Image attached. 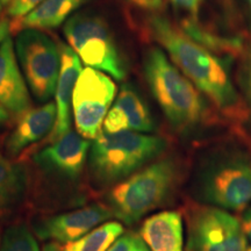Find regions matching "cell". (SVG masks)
I'll list each match as a JSON object with an SVG mask.
<instances>
[{
	"label": "cell",
	"mask_w": 251,
	"mask_h": 251,
	"mask_svg": "<svg viewBox=\"0 0 251 251\" xmlns=\"http://www.w3.org/2000/svg\"><path fill=\"white\" fill-rule=\"evenodd\" d=\"M150 36L165 50L169 58L207 99L228 118L246 117L243 103L225 62L194 42L168 19L152 15L148 20Z\"/></svg>",
	"instance_id": "6da1fadb"
},
{
	"label": "cell",
	"mask_w": 251,
	"mask_h": 251,
	"mask_svg": "<svg viewBox=\"0 0 251 251\" xmlns=\"http://www.w3.org/2000/svg\"><path fill=\"white\" fill-rule=\"evenodd\" d=\"M143 74L153 98L176 130H192L208 117L202 93L158 47L143 56Z\"/></svg>",
	"instance_id": "7a4b0ae2"
},
{
	"label": "cell",
	"mask_w": 251,
	"mask_h": 251,
	"mask_svg": "<svg viewBox=\"0 0 251 251\" xmlns=\"http://www.w3.org/2000/svg\"><path fill=\"white\" fill-rule=\"evenodd\" d=\"M161 136L136 131L102 130L91 143L89 164L93 178L101 185L122 181L164 152Z\"/></svg>",
	"instance_id": "3957f363"
},
{
	"label": "cell",
	"mask_w": 251,
	"mask_h": 251,
	"mask_svg": "<svg viewBox=\"0 0 251 251\" xmlns=\"http://www.w3.org/2000/svg\"><path fill=\"white\" fill-rule=\"evenodd\" d=\"M178 166L161 159L135 172L109 192V209L125 225H134L164 201L174 190Z\"/></svg>",
	"instance_id": "277c9868"
},
{
	"label": "cell",
	"mask_w": 251,
	"mask_h": 251,
	"mask_svg": "<svg viewBox=\"0 0 251 251\" xmlns=\"http://www.w3.org/2000/svg\"><path fill=\"white\" fill-rule=\"evenodd\" d=\"M194 192L205 205L243 211L251 205V157L229 152L209 159L198 171Z\"/></svg>",
	"instance_id": "5b68a950"
},
{
	"label": "cell",
	"mask_w": 251,
	"mask_h": 251,
	"mask_svg": "<svg viewBox=\"0 0 251 251\" xmlns=\"http://www.w3.org/2000/svg\"><path fill=\"white\" fill-rule=\"evenodd\" d=\"M63 34L87 68L101 71L115 80H124L127 76L125 58L105 19L89 12L76 13L64 24Z\"/></svg>",
	"instance_id": "8992f818"
},
{
	"label": "cell",
	"mask_w": 251,
	"mask_h": 251,
	"mask_svg": "<svg viewBox=\"0 0 251 251\" xmlns=\"http://www.w3.org/2000/svg\"><path fill=\"white\" fill-rule=\"evenodd\" d=\"M14 49L30 92L39 101H49L61 71L59 46L42 30L23 29L15 36Z\"/></svg>",
	"instance_id": "52a82bcc"
},
{
	"label": "cell",
	"mask_w": 251,
	"mask_h": 251,
	"mask_svg": "<svg viewBox=\"0 0 251 251\" xmlns=\"http://www.w3.org/2000/svg\"><path fill=\"white\" fill-rule=\"evenodd\" d=\"M247 243L241 221L230 212L209 205L188 211L185 251H246Z\"/></svg>",
	"instance_id": "ba28073f"
},
{
	"label": "cell",
	"mask_w": 251,
	"mask_h": 251,
	"mask_svg": "<svg viewBox=\"0 0 251 251\" xmlns=\"http://www.w3.org/2000/svg\"><path fill=\"white\" fill-rule=\"evenodd\" d=\"M115 94L117 86L108 75L92 68L83 69L72 97L75 125L81 136L87 140L98 136Z\"/></svg>",
	"instance_id": "9c48e42d"
},
{
	"label": "cell",
	"mask_w": 251,
	"mask_h": 251,
	"mask_svg": "<svg viewBox=\"0 0 251 251\" xmlns=\"http://www.w3.org/2000/svg\"><path fill=\"white\" fill-rule=\"evenodd\" d=\"M91 142L78 133L69 130L49 147L33 157V161L45 171L75 179L83 171Z\"/></svg>",
	"instance_id": "30bf717a"
},
{
	"label": "cell",
	"mask_w": 251,
	"mask_h": 251,
	"mask_svg": "<svg viewBox=\"0 0 251 251\" xmlns=\"http://www.w3.org/2000/svg\"><path fill=\"white\" fill-rule=\"evenodd\" d=\"M111 216L109 208L91 205L45 220L37 225L36 234L41 240L68 244L90 233Z\"/></svg>",
	"instance_id": "8fae6325"
},
{
	"label": "cell",
	"mask_w": 251,
	"mask_h": 251,
	"mask_svg": "<svg viewBox=\"0 0 251 251\" xmlns=\"http://www.w3.org/2000/svg\"><path fill=\"white\" fill-rule=\"evenodd\" d=\"M102 127V130L107 133L136 131L149 134L155 130L156 125L139 91L130 84H124L106 115Z\"/></svg>",
	"instance_id": "7c38bea8"
},
{
	"label": "cell",
	"mask_w": 251,
	"mask_h": 251,
	"mask_svg": "<svg viewBox=\"0 0 251 251\" xmlns=\"http://www.w3.org/2000/svg\"><path fill=\"white\" fill-rule=\"evenodd\" d=\"M0 105L18 117L30 108L27 81L9 36L0 43Z\"/></svg>",
	"instance_id": "4fadbf2b"
},
{
	"label": "cell",
	"mask_w": 251,
	"mask_h": 251,
	"mask_svg": "<svg viewBox=\"0 0 251 251\" xmlns=\"http://www.w3.org/2000/svg\"><path fill=\"white\" fill-rule=\"evenodd\" d=\"M58 46L61 50L62 63L55 92L57 120H56L54 130L50 134L51 141H56L70 130L72 97H74L75 86H76L78 77L83 71L80 58L71 49V47L65 43H61Z\"/></svg>",
	"instance_id": "5bb4252c"
},
{
	"label": "cell",
	"mask_w": 251,
	"mask_h": 251,
	"mask_svg": "<svg viewBox=\"0 0 251 251\" xmlns=\"http://www.w3.org/2000/svg\"><path fill=\"white\" fill-rule=\"evenodd\" d=\"M57 120L56 103L48 101L36 108H29L19 119L9 135L6 148L11 156H17L30 144L39 142L51 134Z\"/></svg>",
	"instance_id": "9a60e30c"
},
{
	"label": "cell",
	"mask_w": 251,
	"mask_h": 251,
	"mask_svg": "<svg viewBox=\"0 0 251 251\" xmlns=\"http://www.w3.org/2000/svg\"><path fill=\"white\" fill-rule=\"evenodd\" d=\"M140 236L150 251H184V227L179 212L164 211L143 222Z\"/></svg>",
	"instance_id": "2e32d148"
},
{
	"label": "cell",
	"mask_w": 251,
	"mask_h": 251,
	"mask_svg": "<svg viewBox=\"0 0 251 251\" xmlns=\"http://www.w3.org/2000/svg\"><path fill=\"white\" fill-rule=\"evenodd\" d=\"M89 0H45L35 9L11 24V30L54 29L74 15Z\"/></svg>",
	"instance_id": "e0dca14e"
},
{
	"label": "cell",
	"mask_w": 251,
	"mask_h": 251,
	"mask_svg": "<svg viewBox=\"0 0 251 251\" xmlns=\"http://www.w3.org/2000/svg\"><path fill=\"white\" fill-rule=\"evenodd\" d=\"M125 233L120 222L111 221L98 226L74 242L65 244L63 251H107Z\"/></svg>",
	"instance_id": "ac0fdd59"
},
{
	"label": "cell",
	"mask_w": 251,
	"mask_h": 251,
	"mask_svg": "<svg viewBox=\"0 0 251 251\" xmlns=\"http://www.w3.org/2000/svg\"><path fill=\"white\" fill-rule=\"evenodd\" d=\"M179 29L194 42L199 43L200 46L208 49L215 55L234 54L241 48V43L238 40L215 35L212 31L200 26L198 20H193V19H183Z\"/></svg>",
	"instance_id": "d6986e66"
},
{
	"label": "cell",
	"mask_w": 251,
	"mask_h": 251,
	"mask_svg": "<svg viewBox=\"0 0 251 251\" xmlns=\"http://www.w3.org/2000/svg\"><path fill=\"white\" fill-rule=\"evenodd\" d=\"M26 172L0 153V209L17 202L26 188Z\"/></svg>",
	"instance_id": "ffe728a7"
},
{
	"label": "cell",
	"mask_w": 251,
	"mask_h": 251,
	"mask_svg": "<svg viewBox=\"0 0 251 251\" xmlns=\"http://www.w3.org/2000/svg\"><path fill=\"white\" fill-rule=\"evenodd\" d=\"M0 251H40L35 237L27 226H11L2 235Z\"/></svg>",
	"instance_id": "44dd1931"
},
{
	"label": "cell",
	"mask_w": 251,
	"mask_h": 251,
	"mask_svg": "<svg viewBox=\"0 0 251 251\" xmlns=\"http://www.w3.org/2000/svg\"><path fill=\"white\" fill-rule=\"evenodd\" d=\"M43 1L45 0H12L11 4L8 5L7 13L12 19L18 20L30 13Z\"/></svg>",
	"instance_id": "7402d4cb"
},
{
	"label": "cell",
	"mask_w": 251,
	"mask_h": 251,
	"mask_svg": "<svg viewBox=\"0 0 251 251\" xmlns=\"http://www.w3.org/2000/svg\"><path fill=\"white\" fill-rule=\"evenodd\" d=\"M169 1L178 13L183 15V19L198 20L201 0H169Z\"/></svg>",
	"instance_id": "603a6c76"
},
{
	"label": "cell",
	"mask_w": 251,
	"mask_h": 251,
	"mask_svg": "<svg viewBox=\"0 0 251 251\" xmlns=\"http://www.w3.org/2000/svg\"><path fill=\"white\" fill-rule=\"evenodd\" d=\"M137 236L139 235L134 233L124 234L107 251H133Z\"/></svg>",
	"instance_id": "cb8c5ba5"
},
{
	"label": "cell",
	"mask_w": 251,
	"mask_h": 251,
	"mask_svg": "<svg viewBox=\"0 0 251 251\" xmlns=\"http://www.w3.org/2000/svg\"><path fill=\"white\" fill-rule=\"evenodd\" d=\"M128 4L147 11H157L162 7L163 0H126Z\"/></svg>",
	"instance_id": "d4e9b609"
},
{
	"label": "cell",
	"mask_w": 251,
	"mask_h": 251,
	"mask_svg": "<svg viewBox=\"0 0 251 251\" xmlns=\"http://www.w3.org/2000/svg\"><path fill=\"white\" fill-rule=\"evenodd\" d=\"M240 221L241 226H242L244 236H246L248 242L251 244V206L247 207L242 215V219Z\"/></svg>",
	"instance_id": "484cf974"
},
{
	"label": "cell",
	"mask_w": 251,
	"mask_h": 251,
	"mask_svg": "<svg viewBox=\"0 0 251 251\" xmlns=\"http://www.w3.org/2000/svg\"><path fill=\"white\" fill-rule=\"evenodd\" d=\"M11 31V23H9L7 19L0 20V43L7 39Z\"/></svg>",
	"instance_id": "4316f807"
},
{
	"label": "cell",
	"mask_w": 251,
	"mask_h": 251,
	"mask_svg": "<svg viewBox=\"0 0 251 251\" xmlns=\"http://www.w3.org/2000/svg\"><path fill=\"white\" fill-rule=\"evenodd\" d=\"M9 119H11L9 112L6 108L2 107L1 105H0V128H2L4 126L7 125Z\"/></svg>",
	"instance_id": "83f0119b"
},
{
	"label": "cell",
	"mask_w": 251,
	"mask_h": 251,
	"mask_svg": "<svg viewBox=\"0 0 251 251\" xmlns=\"http://www.w3.org/2000/svg\"><path fill=\"white\" fill-rule=\"evenodd\" d=\"M133 251H150L149 248L147 247V244L144 243V241L142 240V237H141L140 235L136 238V242L134 244Z\"/></svg>",
	"instance_id": "f1b7e54d"
},
{
	"label": "cell",
	"mask_w": 251,
	"mask_h": 251,
	"mask_svg": "<svg viewBox=\"0 0 251 251\" xmlns=\"http://www.w3.org/2000/svg\"><path fill=\"white\" fill-rule=\"evenodd\" d=\"M42 251H63L61 247L58 246V243L56 242H49L45 244V247L42 248Z\"/></svg>",
	"instance_id": "f546056e"
},
{
	"label": "cell",
	"mask_w": 251,
	"mask_h": 251,
	"mask_svg": "<svg viewBox=\"0 0 251 251\" xmlns=\"http://www.w3.org/2000/svg\"><path fill=\"white\" fill-rule=\"evenodd\" d=\"M247 86H248V92H249L250 99H251V57L248 63V69H247Z\"/></svg>",
	"instance_id": "4dcf8cb0"
},
{
	"label": "cell",
	"mask_w": 251,
	"mask_h": 251,
	"mask_svg": "<svg viewBox=\"0 0 251 251\" xmlns=\"http://www.w3.org/2000/svg\"><path fill=\"white\" fill-rule=\"evenodd\" d=\"M11 1H12V0H0V2H1V4H2V6H6V5H9V4H11Z\"/></svg>",
	"instance_id": "1f68e13d"
},
{
	"label": "cell",
	"mask_w": 251,
	"mask_h": 251,
	"mask_svg": "<svg viewBox=\"0 0 251 251\" xmlns=\"http://www.w3.org/2000/svg\"><path fill=\"white\" fill-rule=\"evenodd\" d=\"M1 12H2V4L0 2V17H1Z\"/></svg>",
	"instance_id": "d6a6232c"
},
{
	"label": "cell",
	"mask_w": 251,
	"mask_h": 251,
	"mask_svg": "<svg viewBox=\"0 0 251 251\" xmlns=\"http://www.w3.org/2000/svg\"><path fill=\"white\" fill-rule=\"evenodd\" d=\"M246 1L248 2V5H249L250 8H251V0H246Z\"/></svg>",
	"instance_id": "836d02e7"
},
{
	"label": "cell",
	"mask_w": 251,
	"mask_h": 251,
	"mask_svg": "<svg viewBox=\"0 0 251 251\" xmlns=\"http://www.w3.org/2000/svg\"><path fill=\"white\" fill-rule=\"evenodd\" d=\"M246 251H251V247H250V248H249V249H247V250H246Z\"/></svg>",
	"instance_id": "e575fe53"
},
{
	"label": "cell",
	"mask_w": 251,
	"mask_h": 251,
	"mask_svg": "<svg viewBox=\"0 0 251 251\" xmlns=\"http://www.w3.org/2000/svg\"><path fill=\"white\" fill-rule=\"evenodd\" d=\"M0 241H1V238H0Z\"/></svg>",
	"instance_id": "d590c367"
}]
</instances>
